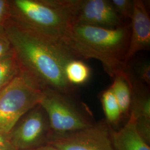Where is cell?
I'll list each match as a JSON object with an SVG mask.
<instances>
[{
  "instance_id": "cell-1",
  "label": "cell",
  "mask_w": 150,
  "mask_h": 150,
  "mask_svg": "<svg viewBox=\"0 0 150 150\" xmlns=\"http://www.w3.org/2000/svg\"><path fill=\"white\" fill-rule=\"evenodd\" d=\"M4 27L21 75L41 91L51 89L77 95L78 88L68 82L65 67L71 60L78 59L67 48L22 29L10 20Z\"/></svg>"
},
{
  "instance_id": "cell-2",
  "label": "cell",
  "mask_w": 150,
  "mask_h": 150,
  "mask_svg": "<svg viewBox=\"0 0 150 150\" xmlns=\"http://www.w3.org/2000/svg\"><path fill=\"white\" fill-rule=\"evenodd\" d=\"M81 2L82 0H10V20L22 29L61 44L69 50L71 32Z\"/></svg>"
},
{
  "instance_id": "cell-3",
  "label": "cell",
  "mask_w": 150,
  "mask_h": 150,
  "mask_svg": "<svg viewBox=\"0 0 150 150\" xmlns=\"http://www.w3.org/2000/svg\"><path fill=\"white\" fill-rule=\"evenodd\" d=\"M129 37V22L113 28L75 25L71 32L69 49L78 59L100 61L105 72L113 79L126 72L124 62Z\"/></svg>"
},
{
  "instance_id": "cell-4",
  "label": "cell",
  "mask_w": 150,
  "mask_h": 150,
  "mask_svg": "<svg viewBox=\"0 0 150 150\" xmlns=\"http://www.w3.org/2000/svg\"><path fill=\"white\" fill-rule=\"evenodd\" d=\"M40 105L48 116L54 134L86 129L96 122L90 108L77 95L47 89L42 91Z\"/></svg>"
},
{
  "instance_id": "cell-5",
  "label": "cell",
  "mask_w": 150,
  "mask_h": 150,
  "mask_svg": "<svg viewBox=\"0 0 150 150\" xmlns=\"http://www.w3.org/2000/svg\"><path fill=\"white\" fill-rule=\"evenodd\" d=\"M42 91L20 74L0 92V132L10 133L18 121L40 104Z\"/></svg>"
},
{
  "instance_id": "cell-6",
  "label": "cell",
  "mask_w": 150,
  "mask_h": 150,
  "mask_svg": "<svg viewBox=\"0 0 150 150\" xmlns=\"http://www.w3.org/2000/svg\"><path fill=\"white\" fill-rule=\"evenodd\" d=\"M51 136L48 116L39 104L16 123L10 132V142L15 150H36L47 145Z\"/></svg>"
},
{
  "instance_id": "cell-7",
  "label": "cell",
  "mask_w": 150,
  "mask_h": 150,
  "mask_svg": "<svg viewBox=\"0 0 150 150\" xmlns=\"http://www.w3.org/2000/svg\"><path fill=\"white\" fill-rule=\"evenodd\" d=\"M110 129L103 118L86 129L52 134L47 145L56 150H114Z\"/></svg>"
},
{
  "instance_id": "cell-8",
  "label": "cell",
  "mask_w": 150,
  "mask_h": 150,
  "mask_svg": "<svg viewBox=\"0 0 150 150\" xmlns=\"http://www.w3.org/2000/svg\"><path fill=\"white\" fill-rule=\"evenodd\" d=\"M127 22L118 15L110 1L82 0L75 25L113 28L122 26Z\"/></svg>"
},
{
  "instance_id": "cell-9",
  "label": "cell",
  "mask_w": 150,
  "mask_h": 150,
  "mask_svg": "<svg viewBox=\"0 0 150 150\" xmlns=\"http://www.w3.org/2000/svg\"><path fill=\"white\" fill-rule=\"evenodd\" d=\"M134 8L130 22L129 48L125 59L127 66L135 54L141 51L150 50V18L145 3L134 0Z\"/></svg>"
},
{
  "instance_id": "cell-10",
  "label": "cell",
  "mask_w": 150,
  "mask_h": 150,
  "mask_svg": "<svg viewBox=\"0 0 150 150\" xmlns=\"http://www.w3.org/2000/svg\"><path fill=\"white\" fill-rule=\"evenodd\" d=\"M110 136L114 150H150V145L138 133L132 115L121 129L116 130L111 127Z\"/></svg>"
},
{
  "instance_id": "cell-11",
  "label": "cell",
  "mask_w": 150,
  "mask_h": 150,
  "mask_svg": "<svg viewBox=\"0 0 150 150\" xmlns=\"http://www.w3.org/2000/svg\"><path fill=\"white\" fill-rule=\"evenodd\" d=\"M129 79L132 94L130 115L135 118L137 125L150 124V87Z\"/></svg>"
},
{
  "instance_id": "cell-12",
  "label": "cell",
  "mask_w": 150,
  "mask_h": 150,
  "mask_svg": "<svg viewBox=\"0 0 150 150\" xmlns=\"http://www.w3.org/2000/svg\"><path fill=\"white\" fill-rule=\"evenodd\" d=\"M110 88L118 103L122 120L126 122L130 116L132 98L131 83L127 72L114 77Z\"/></svg>"
},
{
  "instance_id": "cell-13",
  "label": "cell",
  "mask_w": 150,
  "mask_h": 150,
  "mask_svg": "<svg viewBox=\"0 0 150 150\" xmlns=\"http://www.w3.org/2000/svg\"><path fill=\"white\" fill-rule=\"evenodd\" d=\"M100 99L106 121L113 129L114 127L118 126L120 122L123 120L122 113L116 99L110 87L102 91Z\"/></svg>"
},
{
  "instance_id": "cell-14",
  "label": "cell",
  "mask_w": 150,
  "mask_h": 150,
  "mask_svg": "<svg viewBox=\"0 0 150 150\" xmlns=\"http://www.w3.org/2000/svg\"><path fill=\"white\" fill-rule=\"evenodd\" d=\"M65 75L71 85L77 87L86 83L90 78L91 69L82 60H71L65 67Z\"/></svg>"
},
{
  "instance_id": "cell-15",
  "label": "cell",
  "mask_w": 150,
  "mask_h": 150,
  "mask_svg": "<svg viewBox=\"0 0 150 150\" xmlns=\"http://www.w3.org/2000/svg\"><path fill=\"white\" fill-rule=\"evenodd\" d=\"M20 71L13 54L0 61V92L8 86L17 76Z\"/></svg>"
},
{
  "instance_id": "cell-16",
  "label": "cell",
  "mask_w": 150,
  "mask_h": 150,
  "mask_svg": "<svg viewBox=\"0 0 150 150\" xmlns=\"http://www.w3.org/2000/svg\"><path fill=\"white\" fill-rule=\"evenodd\" d=\"M126 72L131 79L150 87V64L149 61L142 60L138 62L135 64L133 72L127 70Z\"/></svg>"
},
{
  "instance_id": "cell-17",
  "label": "cell",
  "mask_w": 150,
  "mask_h": 150,
  "mask_svg": "<svg viewBox=\"0 0 150 150\" xmlns=\"http://www.w3.org/2000/svg\"><path fill=\"white\" fill-rule=\"evenodd\" d=\"M110 1L115 10L125 21L131 20L134 13V1L111 0Z\"/></svg>"
},
{
  "instance_id": "cell-18",
  "label": "cell",
  "mask_w": 150,
  "mask_h": 150,
  "mask_svg": "<svg viewBox=\"0 0 150 150\" xmlns=\"http://www.w3.org/2000/svg\"><path fill=\"white\" fill-rule=\"evenodd\" d=\"M13 54L11 41L4 26H0V61Z\"/></svg>"
},
{
  "instance_id": "cell-19",
  "label": "cell",
  "mask_w": 150,
  "mask_h": 150,
  "mask_svg": "<svg viewBox=\"0 0 150 150\" xmlns=\"http://www.w3.org/2000/svg\"><path fill=\"white\" fill-rule=\"evenodd\" d=\"M10 19V0H0V26H4Z\"/></svg>"
},
{
  "instance_id": "cell-20",
  "label": "cell",
  "mask_w": 150,
  "mask_h": 150,
  "mask_svg": "<svg viewBox=\"0 0 150 150\" xmlns=\"http://www.w3.org/2000/svg\"><path fill=\"white\" fill-rule=\"evenodd\" d=\"M10 141V133H5L0 132V147L5 145Z\"/></svg>"
},
{
  "instance_id": "cell-21",
  "label": "cell",
  "mask_w": 150,
  "mask_h": 150,
  "mask_svg": "<svg viewBox=\"0 0 150 150\" xmlns=\"http://www.w3.org/2000/svg\"><path fill=\"white\" fill-rule=\"evenodd\" d=\"M0 150H15L13 146L12 145L10 141L7 142L5 145L0 147Z\"/></svg>"
},
{
  "instance_id": "cell-22",
  "label": "cell",
  "mask_w": 150,
  "mask_h": 150,
  "mask_svg": "<svg viewBox=\"0 0 150 150\" xmlns=\"http://www.w3.org/2000/svg\"><path fill=\"white\" fill-rule=\"evenodd\" d=\"M36 150H56L55 149H54V148H52V147L48 146V145H46V146H45L43 147H41L39 149H38Z\"/></svg>"
}]
</instances>
